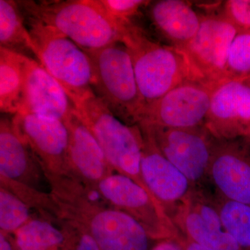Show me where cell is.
I'll list each match as a JSON object with an SVG mask.
<instances>
[{
	"mask_svg": "<svg viewBox=\"0 0 250 250\" xmlns=\"http://www.w3.org/2000/svg\"><path fill=\"white\" fill-rule=\"evenodd\" d=\"M151 27L166 45L184 51L196 36L202 15L184 0L150 1L146 7Z\"/></svg>",
	"mask_w": 250,
	"mask_h": 250,
	"instance_id": "obj_18",
	"label": "cell"
},
{
	"mask_svg": "<svg viewBox=\"0 0 250 250\" xmlns=\"http://www.w3.org/2000/svg\"><path fill=\"white\" fill-rule=\"evenodd\" d=\"M75 110V105L58 81L39 62L28 58L22 106L19 113L65 123Z\"/></svg>",
	"mask_w": 250,
	"mask_h": 250,
	"instance_id": "obj_16",
	"label": "cell"
},
{
	"mask_svg": "<svg viewBox=\"0 0 250 250\" xmlns=\"http://www.w3.org/2000/svg\"><path fill=\"white\" fill-rule=\"evenodd\" d=\"M239 33L221 14L202 15L196 36L184 50L202 80L217 83L227 79L229 53Z\"/></svg>",
	"mask_w": 250,
	"mask_h": 250,
	"instance_id": "obj_9",
	"label": "cell"
},
{
	"mask_svg": "<svg viewBox=\"0 0 250 250\" xmlns=\"http://www.w3.org/2000/svg\"><path fill=\"white\" fill-rule=\"evenodd\" d=\"M32 208L12 192L0 188V229L1 232L14 235L34 218Z\"/></svg>",
	"mask_w": 250,
	"mask_h": 250,
	"instance_id": "obj_23",
	"label": "cell"
},
{
	"mask_svg": "<svg viewBox=\"0 0 250 250\" xmlns=\"http://www.w3.org/2000/svg\"><path fill=\"white\" fill-rule=\"evenodd\" d=\"M69 132L67 161L70 173L90 188L115 172L101 146L77 109L65 121Z\"/></svg>",
	"mask_w": 250,
	"mask_h": 250,
	"instance_id": "obj_17",
	"label": "cell"
},
{
	"mask_svg": "<svg viewBox=\"0 0 250 250\" xmlns=\"http://www.w3.org/2000/svg\"><path fill=\"white\" fill-rule=\"evenodd\" d=\"M18 250H63L62 229L43 217H34L14 234Z\"/></svg>",
	"mask_w": 250,
	"mask_h": 250,
	"instance_id": "obj_21",
	"label": "cell"
},
{
	"mask_svg": "<svg viewBox=\"0 0 250 250\" xmlns=\"http://www.w3.org/2000/svg\"><path fill=\"white\" fill-rule=\"evenodd\" d=\"M75 107L113 171L132 179L154 197L141 174L143 136L139 125H128L118 119L95 93L77 103Z\"/></svg>",
	"mask_w": 250,
	"mask_h": 250,
	"instance_id": "obj_5",
	"label": "cell"
},
{
	"mask_svg": "<svg viewBox=\"0 0 250 250\" xmlns=\"http://www.w3.org/2000/svg\"><path fill=\"white\" fill-rule=\"evenodd\" d=\"M217 83L192 80L179 85L146 106L138 125L167 128L203 126Z\"/></svg>",
	"mask_w": 250,
	"mask_h": 250,
	"instance_id": "obj_8",
	"label": "cell"
},
{
	"mask_svg": "<svg viewBox=\"0 0 250 250\" xmlns=\"http://www.w3.org/2000/svg\"><path fill=\"white\" fill-rule=\"evenodd\" d=\"M144 126L150 132L161 152L192 185L208 176L215 139L203 126L192 128Z\"/></svg>",
	"mask_w": 250,
	"mask_h": 250,
	"instance_id": "obj_7",
	"label": "cell"
},
{
	"mask_svg": "<svg viewBox=\"0 0 250 250\" xmlns=\"http://www.w3.org/2000/svg\"><path fill=\"white\" fill-rule=\"evenodd\" d=\"M94 189L112 207L136 220L154 241H176L180 236L160 202L129 177L113 172Z\"/></svg>",
	"mask_w": 250,
	"mask_h": 250,
	"instance_id": "obj_6",
	"label": "cell"
},
{
	"mask_svg": "<svg viewBox=\"0 0 250 250\" xmlns=\"http://www.w3.org/2000/svg\"><path fill=\"white\" fill-rule=\"evenodd\" d=\"M224 228L243 250H250V205L219 197L215 202Z\"/></svg>",
	"mask_w": 250,
	"mask_h": 250,
	"instance_id": "obj_22",
	"label": "cell"
},
{
	"mask_svg": "<svg viewBox=\"0 0 250 250\" xmlns=\"http://www.w3.org/2000/svg\"><path fill=\"white\" fill-rule=\"evenodd\" d=\"M176 241L178 242L183 250H208L188 239L187 237L184 236L182 233Z\"/></svg>",
	"mask_w": 250,
	"mask_h": 250,
	"instance_id": "obj_29",
	"label": "cell"
},
{
	"mask_svg": "<svg viewBox=\"0 0 250 250\" xmlns=\"http://www.w3.org/2000/svg\"><path fill=\"white\" fill-rule=\"evenodd\" d=\"M94 69L93 91L116 118L138 125L145 106L136 82L132 59L122 42L96 50L85 51Z\"/></svg>",
	"mask_w": 250,
	"mask_h": 250,
	"instance_id": "obj_3",
	"label": "cell"
},
{
	"mask_svg": "<svg viewBox=\"0 0 250 250\" xmlns=\"http://www.w3.org/2000/svg\"><path fill=\"white\" fill-rule=\"evenodd\" d=\"M12 120L45 175L70 174L67 161L69 132L64 122L20 113L14 115Z\"/></svg>",
	"mask_w": 250,
	"mask_h": 250,
	"instance_id": "obj_11",
	"label": "cell"
},
{
	"mask_svg": "<svg viewBox=\"0 0 250 250\" xmlns=\"http://www.w3.org/2000/svg\"><path fill=\"white\" fill-rule=\"evenodd\" d=\"M0 175L38 191L50 192L40 163L13 120L7 118H1L0 121Z\"/></svg>",
	"mask_w": 250,
	"mask_h": 250,
	"instance_id": "obj_15",
	"label": "cell"
},
{
	"mask_svg": "<svg viewBox=\"0 0 250 250\" xmlns=\"http://www.w3.org/2000/svg\"><path fill=\"white\" fill-rule=\"evenodd\" d=\"M9 235L0 232V250H14Z\"/></svg>",
	"mask_w": 250,
	"mask_h": 250,
	"instance_id": "obj_30",
	"label": "cell"
},
{
	"mask_svg": "<svg viewBox=\"0 0 250 250\" xmlns=\"http://www.w3.org/2000/svg\"><path fill=\"white\" fill-rule=\"evenodd\" d=\"M106 15L118 26H125L135 22L134 18L150 1L144 0H98Z\"/></svg>",
	"mask_w": 250,
	"mask_h": 250,
	"instance_id": "obj_25",
	"label": "cell"
},
{
	"mask_svg": "<svg viewBox=\"0 0 250 250\" xmlns=\"http://www.w3.org/2000/svg\"><path fill=\"white\" fill-rule=\"evenodd\" d=\"M23 16L53 28L84 51L122 42L124 29L108 17L98 0L17 1Z\"/></svg>",
	"mask_w": 250,
	"mask_h": 250,
	"instance_id": "obj_2",
	"label": "cell"
},
{
	"mask_svg": "<svg viewBox=\"0 0 250 250\" xmlns=\"http://www.w3.org/2000/svg\"><path fill=\"white\" fill-rule=\"evenodd\" d=\"M240 32L250 31V0H228L223 3L220 13Z\"/></svg>",
	"mask_w": 250,
	"mask_h": 250,
	"instance_id": "obj_27",
	"label": "cell"
},
{
	"mask_svg": "<svg viewBox=\"0 0 250 250\" xmlns=\"http://www.w3.org/2000/svg\"><path fill=\"white\" fill-rule=\"evenodd\" d=\"M205 126L218 141L246 136L250 129V78H227L217 83Z\"/></svg>",
	"mask_w": 250,
	"mask_h": 250,
	"instance_id": "obj_10",
	"label": "cell"
},
{
	"mask_svg": "<svg viewBox=\"0 0 250 250\" xmlns=\"http://www.w3.org/2000/svg\"><path fill=\"white\" fill-rule=\"evenodd\" d=\"M56 224L65 235L63 250H101L93 237L78 225L63 220Z\"/></svg>",
	"mask_w": 250,
	"mask_h": 250,
	"instance_id": "obj_26",
	"label": "cell"
},
{
	"mask_svg": "<svg viewBox=\"0 0 250 250\" xmlns=\"http://www.w3.org/2000/svg\"><path fill=\"white\" fill-rule=\"evenodd\" d=\"M122 42L131 54L145 108L179 85L202 80L184 51L154 41L136 22L125 27Z\"/></svg>",
	"mask_w": 250,
	"mask_h": 250,
	"instance_id": "obj_1",
	"label": "cell"
},
{
	"mask_svg": "<svg viewBox=\"0 0 250 250\" xmlns=\"http://www.w3.org/2000/svg\"><path fill=\"white\" fill-rule=\"evenodd\" d=\"M24 18L38 62L58 81L74 104L95 93L93 65L88 53L53 28Z\"/></svg>",
	"mask_w": 250,
	"mask_h": 250,
	"instance_id": "obj_4",
	"label": "cell"
},
{
	"mask_svg": "<svg viewBox=\"0 0 250 250\" xmlns=\"http://www.w3.org/2000/svg\"><path fill=\"white\" fill-rule=\"evenodd\" d=\"M139 127L143 136L141 169L143 181L170 217L192 195V184L161 152L148 129Z\"/></svg>",
	"mask_w": 250,
	"mask_h": 250,
	"instance_id": "obj_12",
	"label": "cell"
},
{
	"mask_svg": "<svg viewBox=\"0 0 250 250\" xmlns=\"http://www.w3.org/2000/svg\"><path fill=\"white\" fill-rule=\"evenodd\" d=\"M0 45L38 62L35 46L16 1L0 0Z\"/></svg>",
	"mask_w": 250,
	"mask_h": 250,
	"instance_id": "obj_20",
	"label": "cell"
},
{
	"mask_svg": "<svg viewBox=\"0 0 250 250\" xmlns=\"http://www.w3.org/2000/svg\"><path fill=\"white\" fill-rule=\"evenodd\" d=\"M243 139H244L245 142H246V144L250 147V129H249V131H248V133H247L246 136L243 138Z\"/></svg>",
	"mask_w": 250,
	"mask_h": 250,
	"instance_id": "obj_31",
	"label": "cell"
},
{
	"mask_svg": "<svg viewBox=\"0 0 250 250\" xmlns=\"http://www.w3.org/2000/svg\"><path fill=\"white\" fill-rule=\"evenodd\" d=\"M248 145L218 141L208 169L220 197L250 205V152Z\"/></svg>",
	"mask_w": 250,
	"mask_h": 250,
	"instance_id": "obj_14",
	"label": "cell"
},
{
	"mask_svg": "<svg viewBox=\"0 0 250 250\" xmlns=\"http://www.w3.org/2000/svg\"><path fill=\"white\" fill-rule=\"evenodd\" d=\"M190 197L170 215L182 235L208 250H243L224 228L215 204L199 193Z\"/></svg>",
	"mask_w": 250,
	"mask_h": 250,
	"instance_id": "obj_13",
	"label": "cell"
},
{
	"mask_svg": "<svg viewBox=\"0 0 250 250\" xmlns=\"http://www.w3.org/2000/svg\"><path fill=\"white\" fill-rule=\"evenodd\" d=\"M151 250H183L178 242L173 240H164L159 241L152 247Z\"/></svg>",
	"mask_w": 250,
	"mask_h": 250,
	"instance_id": "obj_28",
	"label": "cell"
},
{
	"mask_svg": "<svg viewBox=\"0 0 250 250\" xmlns=\"http://www.w3.org/2000/svg\"><path fill=\"white\" fill-rule=\"evenodd\" d=\"M29 57L0 47V110L16 115L21 111Z\"/></svg>",
	"mask_w": 250,
	"mask_h": 250,
	"instance_id": "obj_19",
	"label": "cell"
},
{
	"mask_svg": "<svg viewBox=\"0 0 250 250\" xmlns=\"http://www.w3.org/2000/svg\"><path fill=\"white\" fill-rule=\"evenodd\" d=\"M227 78H250V31L240 32L229 53Z\"/></svg>",
	"mask_w": 250,
	"mask_h": 250,
	"instance_id": "obj_24",
	"label": "cell"
}]
</instances>
